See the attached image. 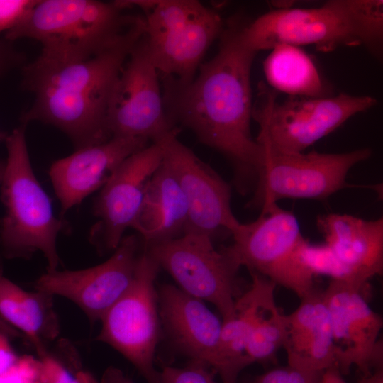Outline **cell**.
Segmentation results:
<instances>
[{
	"instance_id": "f35d334b",
	"label": "cell",
	"mask_w": 383,
	"mask_h": 383,
	"mask_svg": "<svg viewBox=\"0 0 383 383\" xmlns=\"http://www.w3.org/2000/svg\"><path fill=\"white\" fill-rule=\"evenodd\" d=\"M8 134L0 131V142L5 141Z\"/></svg>"
},
{
	"instance_id": "7402d4cb",
	"label": "cell",
	"mask_w": 383,
	"mask_h": 383,
	"mask_svg": "<svg viewBox=\"0 0 383 383\" xmlns=\"http://www.w3.org/2000/svg\"><path fill=\"white\" fill-rule=\"evenodd\" d=\"M188 218L184 196L174 174L162 162L148 183L138 213L131 226L149 245L184 235Z\"/></svg>"
},
{
	"instance_id": "3957f363",
	"label": "cell",
	"mask_w": 383,
	"mask_h": 383,
	"mask_svg": "<svg viewBox=\"0 0 383 383\" xmlns=\"http://www.w3.org/2000/svg\"><path fill=\"white\" fill-rule=\"evenodd\" d=\"M128 10L120 1L38 0L4 38L39 42L43 62L82 61L118 43L142 19Z\"/></svg>"
},
{
	"instance_id": "7c38bea8",
	"label": "cell",
	"mask_w": 383,
	"mask_h": 383,
	"mask_svg": "<svg viewBox=\"0 0 383 383\" xmlns=\"http://www.w3.org/2000/svg\"><path fill=\"white\" fill-rule=\"evenodd\" d=\"M175 130L156 143L162 161L174 174L186 199L188 218L184 234L213 240L231 235L241 223L231 209V187L212 167L177 139Z\"/></svg>"
},
{
	"instance_id": "ffe728a7",
	"label": "cell",
	"mask_w": 383,
	"mask_h": 383,
	"mask_svg": "<svg viewBox=\"0 0 383 383\" xmlns=\"http://www.w3.org/2000/svg\"><path fill=\"white\" fill-rule=\"evenodd\" d=\"M325 243L362 282L383 272V219L365 220L348 214L318 217Z\"/></svg>"
},
{
	"instance_id": "44dd1931",
	"label": "cell",
	"mask_w": 383,
	"mask_h": 383,
	"mask_svg": "<svg viewBox=\"0 0 383 383\" xmlns=\"http://www.w3.org/2000/svg\"><path fill=\"white\" fill-rule=\"evenodd\" d=\"M250 288L235 303V314L222 321L214 372L225 383H237L240 372L251 365L245 355L250 332L274 298L277 285L266 277L250 272Z\"/></svg>"
},
{
	"instance_id": "e575fe53",
	"label": "cell",
	"mask_w": 383,
	"mask_h": 383,
	"mask_svg": "<svg viewBox=\"0 0 383 383\" xmlns=\"http://www.w3.org/2000/svg\"><path fill=\"white\" fill-rule=\"evenodd\" d=\"M357 383H383V367L363 373Z\"/></svg>"
},
{
	"instance_id": "8992f818",
	"label": "cell",
	"mask_w": 383,
	"mask_h": 383,
	"mask_svg": "<svg viewBox=\"0 0 383 383\" xmlns=\"http://www.w3.org/2000/svg\"><path fill=\"white\" fill-rule=\"evenodd\" d=\"M232 236L233 243L225 248L240 267L291 290L300 299L316 290L315 277L300 257L305 238L292 212L273 204L260 210L255 221L240 223Z\"/></svg>"
},
{
	"instance_id": "9c48e42d",
	"label": "cell",
	"mask_w": 383,
	"mask_h": 383,
	"mask_svg": "<svg viewBox=\"0 0 383 383\" xmlns=\"http://www.w3.org/2000/svg\"><path fill=\"white\" fill-rule=\"evenodd\" d=\"M144 248L189 295L213 304L223 321L235 314V303L240 293V265L226 248L216 250L209 238L192 234Z\"/></svg>"
},
{
	"instance_id": "74e56055",
	"label": "cell",
	"mask_w": 383,
	"mask_h": 383,
	"mask_svg": "<svg viewBox=\"0 0 383 383\" xmlns=\"http://www.w3.org/2000/svg\"><path fill=\"white\" fill-rule=\"evenodd\" d=\"M5 162L0 160V185L2 181L4 172Z\"/></svg>"
},
{
	"instance_id": "f1b7e54d",
	"label": "cell",
	"mask_w": 383,
	"mask_h": 383,
	"mask_svg": "<svg viewBox=\"0 0 383 383\" xmlns=\"http://www.w3.org/2000/svg\"><path fill=\"white\" fill-rule=\"evenodd\" d=\"M323 372L304 370L287 365L272 369L257 376L250 383H319Z\"/></svg>"
},
{
	"instance_id": "8d00e7d4",
	"label": "cell",
	"mask_w": 383,
	"mask_h": 383,
	"mask_svg": "<svg viewBox=\"0 0 383 383\" xmlns=\"http://www.w3.org/2000/svg\"><path fill=\"white\" fill-rule=\"evenodd\" d=\"M0 274H3L2 263H1V258H0ZM0 331L7 334L11 339L16 338H23L22 335L18 331L14 329L7 323H6L1 317H0Z\"/></svg>"
},
{
	"instance_id": "2e32d148",
	"label": "cell",
	"mask_w": 383,
	"mask_h": 383,
	"mask_svg": "<svg viewBox=\"0 0 383 383\" xmlns=\"http://www.w3.org/2000/svg\"><path fill=\"white\" fill-rule=\"evenodd\" d=\"M149 143L142 138L112 137L54 162L49 176L62 214L100 190L125 159Z\"/></svg>"
},
{
	"instance_id": "ba28073f",
	"label": "cell",
	"mask_w": 383,
	"mask_h": 383,
	"mask_svg": "<svg viewBox=\"0 0 383 383\" xmlns=\"http://www.w3.org/2000/svg\"><path fill=\"white\" fill-rule=\"evenodd\" d=\"M260 145L265 153L264 170L248 207L260 210L287 198L323 201L341 189L356 187L347 182L348 173L371 155L369 148L343 153H304Z\"/></svg>"
},
{
	"instance_id": "603a6c76",
	"label": "cell",
	"mask_w": 383,
	"mask_h": 383,
	"mask_svg": "<svg viewBox=\"0 0 383 383\" xmlns=\"http://www.w3.org/2000/svg\"><path fill=\"white\" fill-rule=\"evenodd\" d=\"M53 300L49 293L26 291L0 274V317L22 335L38 356L60 335Z\"/></svg>"
},
{
	"instance_id": "f546056e",
	"label": "cell",
	"mask_w": 383,
	"mask_h": 383,
	"mask_svg": "<svg viewBox=\"0 0 383 383\" xmlns=\"http://www.w3.org/2000/svg\"><path fill=\"white\" fill-rule=\"evenodd\" d=\"M0 383H43L40 359L29 355H21L14 367L0 375Z\"/></svg>"
},
{
	"instance_id": "836d02e7",
	"label": "cell",
	"mask_w": 383,
	"mask_h": 383,
	"mask_svg": "<svg viewBox=\"0 0 383 383\" xmlns=\"http://www.w3.org/2000/svg\"><path fill=\"white\" fill-rule=\"evenodd\" d=\"M99 383H134L118 367L110 366L102 374Z\"/></svg>"
},
{
	"instance_id": "4316f807",
	"label": "cell",
	"mask_w": 383,
	"mask_h": 383,
	"mask_svg": "<svg viewBox=\"0 0 383 383\" xmlns=\"http://www.w3.org/2000/svg\"><path fill=\"white\" fill-rule=\"evenodd\" d=\"M299 253L304 265L314 277L323 275L330 277L331 280L360 287L367 284L360 280L326 243L312 244L305 239Z\"/></svg>"
},
{
	"instance_id": "9a60e30c",
	"label": "cell",
	"mask_w": 383,
	"mask_h": 383,
	"mask_svg": "<svg viewBox=\"0 0 383 383\" xmlns=\"http://www.w3.org/2000/svg\"><path fill=\"white\" fill-rule=\"evenodd\" d=\"M162 160L157 143L131 155L100 189L94 204L97 218L90 241L100 252L114 251L140 210L150 178Z\"/></svg>"
},
{
	"instance_id": "d6986e66",
	"label": "cell",
	"mask_w": 383,
	"mask_h": 383,
	"mask_svg": "<svg viewBox=\"0 0 383 383\" xmlns=\"http://www.w3.org/2000/svg\"><path fill=\"white\" fill-rule=\"evenodd\" d=\"M300 300L296 309L285 315L282 348L287 365L319 372L337 367L331 321L322 292L316 289Z\"/></svg>"
},
{
	"instance_id": "5bb4252c",
	"label": "cell",
	"mask_w": 383,
	"mask_h": 383,
	"mask_svg": "<svg viewBox=\"0 0 383 383\" xmlns=\"http://www.w3.org/2000/svg\"><path fill=\"white\" fill-rule=\"evenodd\" d=\"M365 287L330 280L322 292L332 330L336 366L347 374L352 367L362 373L383 364L381 316L369 306Z\"/></svg>"
},
{
	"instance_id": "cb8c5ba5",
	"label": "cell",
	"mask_w": 383,
	"mask_h": 383,
	"mask_svg": "<svg viewBox=\"0 0 383 383\" xmlns=\"http://www.w3.org/2000/svg\"><path fill=\"white\" fill-rule=\"evenodd\" d=\"M263 70L270 88L277 92L292 96H332L312 59L298 46H274L263 62Z\"/></svg>"
},
{
	"instance_id": "e0dca14e",
	"label": "cell",
	"mask_w": 383,
	"mask_h": 383,
	"mask_svg": "<svg viewBox=\"0 0 383 383\" xmlns=\"http://www.w3.org/2000/svg\"><path fill=\"white\" fill-rule=\"evenodd\" d=\"M224 25L216 10L204 5L181 24L153 33H145L150 57L160 79L179 84L191 82Z\"/></svg>"
},
{
	"instance_id": "83f0119b",
	"label": "cell",
	"mask_w": 383,
	"mask_h": 383,
	"mask_svg": "<svg viewBox=\"0 0 383 383\" xmlns=\"http://www.w3.org/2000/svg\"><path fill=\"white\" fill-rule=\"evenodd\" d=\"M208 367L194 360L184 367L166 366L159 372V383H225L216 382Z\"/></svg>"
},
{
	"instance_id": "d4e9b609",
	"label": "cell",
	"mask_w": 383,
	"mask_h": 383,
	"mask_svg": "<svg viewBox=\"0 0 383 383\" xmlns=\"http://www.w3.org/2000/svg\"><path fill=\"white\" fill-rule=\"evenodd\" d=\"M285 314L272 301L253 326L245 349L250 364L273 361L282 348Z\"/></svg>"
},
{
	"instance_id": "7a4b0ae2",
	"label": "cell",
	"mask_w": 383,
	"mask_h": 383,
	"mask_svg": "<svg viewBox=\"0 0 383 383\" xmlns=\"http://www.w3.org/2000/svg\"><path fill=\"white\" fill-rule=\"evenodd\" d=\"M238 33L240 43L255 53L279 44L311 45L325 52L364 45L379 59L383 1L333 0L317 8L274 9L249 23L239 18Z\"/></svg>"
},
{
	"instance_id": "5b68a950",
	"label": "cell",
	"mask_w": 383,
	"mask_h": 383,
	"mask_svg": "<svg viewBox=\"0 0 383 383\" xmlns=\"http://www.w3.org/2000/svg\"><path fill=\"white\" fill-rule=\"evenodd\" d=\"M252 107L259 124L256 141L286 152H303L330 134L353 116L377 104L370 96L341 93L326 97L287 96L278 100L277 92L262 82Z\"/></svg>"
},
{
	"instance_id": "4fadbf2b",
	"label": "cell",
	"mask_w": 383,
	"mask_h": 383,
	"mask_svg": "<svg viewBox=\"0 0 383 383\" xmlns=\"http://www.w3.org/2000/svg\"><path fill=\"white\" fill-rule=\"evenodd\" d=\"M140 247L135 235L125 236L103 263L82 270L46 272L36 280L35 288L72 301L91 323L101 321L131 284Z\"/></svg>"
},
{
	"instance_id": "d590c367",
	"label": "cell",
	"mask_w": 383,
	"mask_h": 383,
	"mask_svg": "<svg viewBox=\"0 0 383 383\" xmlns=\"http://www.w3.org/2000/svg\"><path fill=\"white\" fill-rule=\"evenodd\" d=\"M319 383H347L337 367L326 370Z\"/></svg>"
},
{
	"instance_id": "277c9868",
	"label": "cell",
	"mask_w": 383,
	"mask_h": 383,
	"mask_svg": "<svg viewBox=\"0 0 383 383\" xmlns=\"http://www.w3.org/2000/svg\"><path fill=\"white\" fill-rule=\"evenodd\" d=\"M21 123L5 140L6 160L0 185L4 214L0 223V250L6 258L43 254L47 272L57 270V238L65 223L57 218L48 196L33 172Z\"/></svg>"
},
{
	"instance_id": "ac0fdd59",
	"label": "cell",
	"mask_w": 383,
	"mask_h": 383,
	"mask_svg": "<svg viewBox=\"0 0 383 383\" xmlns=\"http://www.w3.org/2000/svg\"><path fill=\"white\" fill-rule=\"evenodd\" d=\"M160 322L174 346L214 369L222 322L201 299L172 284L157 292Z\"/></svg>"
},
{
	"instance_id": "8fae6325",
	"label": "cell",
	"mask_w": 383,
	"mask_h": 383,
	"mask_svg": "<svg viewBox=\"0 0 383 383\" xmlns=\"http://www.w3.org/2000/svg\"><path fill=\"white\" fill-rule=\"evenodd\" d=\"M106 121L111 138H142L151 143L178 129L165 111L160 79L150 57L145 32L118 74Z\"/></svg>"
},
{
	"instance_id": "1f68e13d",
	"label": "cell",
	"mask_w": 383,
	"mask_h": 383,
	"mask_svg": "<svg viewBox=\"0 0 383 383\" xmlns=\"http://www.w3.org/2000/svg\"><path fill=\"white\" fill-rule=\"evenodd\" d=\"M23 56L14 47L13 42L0 39V78L14 68L24 65Z\"/></svg>"
},
{
	"instance_id": "4dcf8cb0",
	"label": "cell",
	"mask_w": 383,
	"mask_h": 383,
	"mask_svg": "<svg viewBox=\"0 0 383 383\" xmlns=\"http://www.w3.org/2000/svg\"><path fill=\"white\" fill-rule=\"evenodd\" d=\"M38 0H0V33L18 25Z\"/></svg>"
},
{
	"instance_id": "484cf974",
	"label": "cell",
	"mask_w": 383,
	"mask_h": 383,
	"mask_svg": "<svg viewBox=\"0 0 383 383\" xmlns=\"http://www.w3.org/2000/svg\"><path fill=\"white\" fill-rule=\"evenodd\" d=\"M43 383H99L82 365L79 356L67 340H59L56 346L40 356Z\"/></svg>"
},
{
	"instance_id": "6da1fadb",
	"label": "cell",
	"mask_w": 383,
	"mask_h": 383,
	"mask_svg": "<svg viewBox=\"0 0 383 383\" xmlns=\"http://www.w3.org/2000/svg\"><path fill=\"white\" fill-rule=\"evenodd\" d=\"M238 18L225 22L217 53L201 63L191 82L160 80L171 123L190 129L202 144L223 155L233 170V184L243 196L253 194L264 170L262 147L251 134V67L257 53L238 38Z\"/></svg>"
},
{
	"instance_id": "30bf717a",
	"label": "cell",
	"mask_w": 383,
	"mask_h": 383,
	"mask_svg": "<svg viewBox=\"0 0 383 383\" xmlns=\"http://www.w3.org/2000/svg\"><path fill=\"white\" fill-rule=\"evenodd\" d=\"M145 32L142 18L118 43L89 59L55 64L38 59L22 68V87L43 88L77 106L107 112L111 95L131 50Z\"/></svg>"
},
{
	"instance_id": "52a82bcc",
	"label": "cell",
	"mask_w": 383,
	"mask_h": 383,
	"mask_svg": "<svg viewBox=\"0 0 383 383\" xmlns=\"http://www.w3.org/2000/svg\"><path fill=\"white\" fill-rule=\"evenodd\" d=\"M160 269L143 248L131 284L102 317L96 337L131 362L147 383H159L154 359L161 331L155 287Z\"/></svg>"
},
{
	"instance_id": "d6a6232c",
	"label": "cell",
	"mask_w": 383,
	"mask_h": 383,
	"mask_svg": "<svg viewBox=\"0 0 383 383\" xmlns=\"http://www.w3.org/2000/svg\"><path fill=\"white\" fill-rule=\"evenodd\" d=\"M11 339L7 334L0 331V375L14 367L21 357L11 344Z\"/></svg>"
}]
</instances>
